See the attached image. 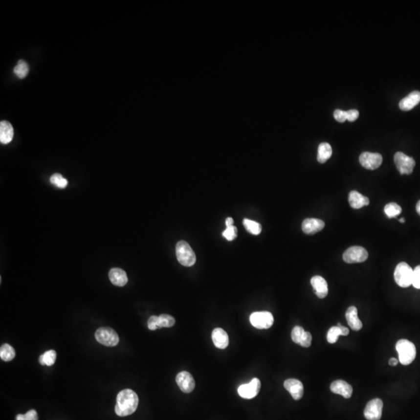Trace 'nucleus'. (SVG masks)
Wrapping results in <instances>:
<instances>
[{
  "label": "nucleus",
  "mask_w": 420,
  "mask_h": 420,
  "mask_svg": "<svg viewBox=\"0 0 420 420\" xmlns=\"http://www.w3.org/2000/svg\"><path fill=\"white\" fill-rule=\"evenodd\" d=\"M14 128L7 121L0 122V142L2 144L10 143L14 138Z\"/></svg>",
  "instance_id": "obj_20"
},
{
  "label": "nucleus",
  "mask_w": 420,
  "mask_h": 420,
  "mask_svg": "<svg viewBox=\"0 0 420 420\" xmlns=\"http://www.w3.org/2000/svg\"><path fill=\"white\" fill-rule=\"evenodd\" d=\"M310 284L314 289V293L319 298L323 299L327 297L329 287L327 282L323 277L320 276H314L310 280Z\"/></svg>",
  "instance_id": "obj_16"
},
{
  "label": "nucleus",
  "mask_w": 420,
  "mask_h": 420,
  "mask_svg": "<svg viewBox=\"0 0 420 420\" xmlns=\"http://www.w3.org/2000/svg\"><path fill=\"white\" fill-rule=\"evenodd\" d=\"M95 338L97 342L104 346L113 347L118 345L119 337L116 332L111 328H100L95 332Z\"/></svg>",
  "instance_id": "obj_5"
},
{
  "label": "nucleus",
  "mask_w": 420,
  "mask_h": 420,
  "mask_svg": "<svg viewBox=\"0 0 420 420\" xmlns=\"http://www.w3.org/2000/svg\"><path fill=\"white\" fill-rule=\"evenodd\" d=\"M343 260L349 264L363 263L368 258V253L364 247L360 246H353L343 254Z\"/></svg>",
  "instance_id": "obj_7"
},
{
  "label": "nucleus",
  "mask_w": 420,
  "mask_h": 420,
  "mask_svg": "<svg viewBox=\"0 0 420 420\" xmlns=\"http://www.w3.org/2000/svg\"><path fill=\"white\" fill-rule=\"evenodd\" d=\"M233 223H234V220H233V219L231 218V217H228V218H226V227H228V226H234V225H233Z\"/></svg>",
  "instance_id": "obj_42"
},
{
  "label": "nucleus",
  "mask_w": 420,
  "mask_h": 420,
  "mask_svg": "<svg viewBox=\"0 0 420 420\" xmlns=\"http://www.w3.org/2000/svg\"><path fill=\"white\" fill-rule=\"evenodd\" d=\"M330 389L333 393L340 395L345 398H350L353 395L352 386L345 380H337L333 381Z\"/></svg>",
  "instance_id": "obj_15"
},
{
  "label": "nucleus",
  "mask_w": 420,
  "mask_h": 420,
  "mask_svg": "<svg viewBox=\"0 0 420 420\" xmlns=\"http://www.w3.org/2000/svg\"><path fill=\"white\" fill-rule=\"evenodd\" d=\"M304 332H305L304 329L301 326H296V327L293 328L292 332H291V338H292L293 342L297 343V344H300Z\"/></svg>",
  "instance_id": "obj_32"
},
{
  "label": "nucleus",
  "mask_w": 420,
  "mask_h": 420,
  "mask_svg": "<svg viewBox=\"0 0 420 420\" xmlns=\"http://www.w3.org/2000/svg\"><path fill=\"white\" fill-rule=\"evenodd\" d=\"M176 383L184 393H191L196 386L193 376L190 373L181 371L176 376Z\"/></svg>",
  "instance_id": "obj_12"
},
{
  "label": "nucleus",
  "mask_w": 420,
  "mask_h": 420,
  "mask_svg": "<svg viewBox=\"0 0 420 420\" xmlns=\"http://www.w3.org/2000/svg\"><path fill=\"white\" fill-rule=\"evenodd\" d=\"M416 209H417V212L419 213V215L420 216V200L418 202H417V207H416Z\"/></svg>",
  "instance_id": "obj_43"
},
{
  "label": "nucleus",
  "mask_w": 420,
  "mask_h": 420,
  "mask_svg": "<svg viewBox=\"0 0 420 420\" xmlns=\"http://www.w3.org/2000/svg\"><path fill=\"white\" fill-rule=\"evenodd\" d=\"M325 222L319 219L308 218L303 221L302 230L307 234H314L323 230Z\"/></svg>",
  "instance_id": "obj_14"
},
{
  "label": "nucleus",
  "mask_w": 420,
  "mask_h": 420,
  "mask_svg": "<svg viewBox=\"0 0 420 420\" xmlns=\"http://www.w3.org/2000/svg\"><path fill=\"white\" fill-rule=\"evenodd\" d=\"M222 236H223V238H226L228 241H233L238 236V229L234 226H228L222 232Z\"/></svg>",
  "instance_id": "obj_33"
},
{
  "label": "nucleus",
  "mask_w": 420,
  "mask_h": 420,
  "mask_svg": "<svg viewBox=\"0 0 420 420\" xmlns=\"http://www.w3.org/2000/svg\"><path fill=\"white\" fill-rule=\"evenodd\" d=\"M346 318L350 327L354 331H359L363 328V324L358 317L357 308L355 307L351 306L347 309Z\"/></svg>",
  "instance_id": "obj_18"
},
{
  "label": "nucleus",
  "mask_w": 420,
  "mask_h": 420,
  "mask_svg": "<svg viewBox=\"0 0 420 420\" xmlns=\"http://www.w3.org/2000/svg\"><path fill=\"white\" fill-rule=\"evenodd\" d=\"M109 276L112 284L117 287H124L128 283L126 272L121 268H111L109 272Z\"/></svg>",
  "instance_id": "obj_21"
},
{
  "label": "nucleus",
  "mask_w": 420,
  "mask_h": 420,
  "mask_svg": "<svg viewBox=\"0 0 420 420\" xmlns=\"http://www.w3.org/2000/svg\"><path fill=\"white\" fill-rule=\"evenodd\" d=\"M29 67L27 63L23 60H20L14 67V72L20 79H23L28 74Z\"/></svg>",
  "instance_id": "obj_28"
},
{
  "label": "nucleus",
  "mask_w": 420,
  "mask_h": 420,
  "mask_svg": "<svg viewBox=\"0 0 420 420\" xmlns=\"http://www.w3.org/2000/svg\"><path fill=\"white\" fill-rule=\"evenodd\" d=\"M412 285L415 288L420 289V265L416 267V268L413 270V284Z\"/></svg>",
  "instance_id": "obj_35"
},
{
  "label": "nucleus",
  "mask_w": 420,
  "mask_h": 420,
  "mask_svg": "<svg viewBox=\"0 0 420 420\" xmlns=\"http://www.w3.org/2000/svg\"><path fill=\"white\" fill-rule=\"evenodd\" d=\"M139 405V398L133 390L126 389L118 393L114 408L118 417H128L135 413Z\"/></svg>",
  "instance_id": "obj_1"
},
{
  "label": "nucleus",
  "mask_w": 420,
  "mask_h": 420,
  "mask_svg": "<svg viewBox=\"0 0 420 420\" xmlns=\"http://www.w3.org/2000/svg\"><path fill=\"white\" fill-rule=\"evenodd\" d=\"M176 255L177 261L184 266H192L196 263V254L191 246L185 241L177 242Z\"/></svg>",
  "instance_id": "obj_3"
},
{
  "label": "nucleus",
  "mask_w": 420,
  "mask_h": 420,
  "mask_svg": "<svg viewBox=\"0 0 420 420\" xmlns=\"http://www.w3.org/2000/svg\"><path fill=\"white\" fill-rule=\"evenodd\" d=\"M342 335V332H341L340 328L337 326H334L329 329L327 334V340L329 343L334 344L338 340V337Z\"/></svg>",
  "instance_id": "obj_29"
},
{
  "label": "nucleus",
  "mask_w": 420,
  "mask_h": 420,
  "mask_svg": "<svg viewBox=\"0 0 420 420\" xmlns=\"http://www.w3.org/2000/svg\"><path fill=\"white\" fill-rule=\"evenodd\" d=\"M384 213L388 218H395L400 215L401 213V208L399 205L395 202L387 204L384 207Z\"/></svg>",
  "instance_id": "obj_27"
},
{
  "label": "nucleus",
  "mask_w": 420,
  "mask_h": 420,
  "mask_svg": "<svg viewBox=\"0 0 420 420\" xmlns=\"http://www.w3.org/2000/svg\"><path fill=\"white\" fill-rule=\"evenodd\" d=\"M16 420H38V413L36 411L32 409L28 411L26 414L17 415Z\"/></svg>",
  "instance_id": "obj_34"
},
{
  "label": "nucleus",
  "mask_w": 420,
  "mask_h": 420,
  "mask_svg": "<svg viewBox=\"0 0 420 420\" xmlns=\"http://www.w3.org/2000/svg\"><path fill=\"white\" fill-rule=\"evenodd\" d=\"M398 360L396 359V358L390 359L389 365L392 366V367H396V365H398Z\"/></svg>",
  "instance_id": "obj_41"
},
{
  "label": "nucleus",
  "mask_w": 420,
  "mask_h": 420,
  "mask_svg": "<svg viewBox=\"0 0 420 420\" xmlns=\"http://www.w3.org/2000/svg\"><path fill=\"white\" fill-rule=\"evenodd\" d=\"M50 181H51V184L56 185L59 188H66L67 184H68L66 179L64 178L60 174H55V175H52L50 178Z\"/></svg>",
  "instance_id": "obj_31"
},
{
  "label": "nucleus",
  "mask_w": 420,
  "mask_h": 420,
  "mask_svg": "<svg viewBox=\"0 0 420 420\" xmlns=\"http://www.w3.org/2000/svg\"><path fill=\"white\" fill-rule=\"evenodd\" d=\"M243 224L246 230L248 232L251 233V234L258 235L262 232V226H261L260 223L255 222V221H251L248 219H244L243 221Z\"/></svg>",
  "instance_id": "obj_26"
},
{
  "label": "nucleus",
  "mask_w": 420,
  "mask_h": 420,
  "mask_svg": "<svg viewBox=\"0 0 420 420\" xmlns=\"http://www.w3.org/2000/svg\"><path fill=\"white\" fill-rule=\"evenodd\" d=\"M334 118L338 122H344L347 120V111L337 109L334 111Z\"/></svg>",
  "instance_id": "obj_37"
},
{
  "label": "nucleus",
  "mask_w": 420,
  "mask_h": 420,
  "mask_svg": "<svg viewBox=\"0 0 420 420\" xmlns=\"http://www.w3.org/2000/svg\"><path fill=\"white\" fill-rule=\"evenodd\" d=\"M56 359V352L55 350H49L44 353L43 355H40L39 357V363L42 365L51 366L53 365Z\"/></svg>",
  "instance_id": "obj_25"
},
{
  "label": "nucleus",
  "mask_w": 420,
  "mask_h": 420,
  "mask_svg": "<svg viewBox=\"0 0 420 420\" xmlns=\"http://www.w3.org/2000/svg\"><path fill=\"white\" fill-rule=\"evenodd\" d=\"M420 102V92L413 91L400 101L399 108L402 111H410Z\"/></svg>",
  "instance_id": "obj_22"
},
{
  "label": "nucleus",
  "mask_w": 420,
  "mask_h": 420,
  "mask_svg": "<svg viewBox=\"0 0 420 420\" xmlns=\"http://www.w3.org/2000/svg\"><path fill=\"white\" fill-rule=\"evenodd\" d=\"M284 388L289 392L294 400H300L304 396V385L297 379H287L284 382Z\"/></svg>",
  "instance_id": "obj_13"
},
{
  "label": "nucleus",
  "mask_w": 420,
  "mask_h": 420,
  "mask_svg": "<svg viewBox=\"0 0 420 420\" xmlns=\"http://www.w3.org/2000/svg\"><path fill=\"white\" fill-rule=\"evenodd\" d=\"M383 158L380 154L363 152L359 156V163L363 168L368 170H375L382 164Z\"/></svg>",
  "instance_id": "obj_11"
},
{
  "label": "nucleus",
  "mask_w": 420,
  "mask_h": 420,
  "mask_svg": "<svg viewBox=\"0 0 420 420\" xmlns=\"http://www.w3.org/2000/svg\"><path fill=\"white\" fill-rule=\"evenodd\" d=\"M250 322L256 329H268L273 325V315L268 311L255 312L250 316Z\"/></svg>",
  "instance_id": "obj_6"
},
{
  "label": "nucleus",
  "mask_w": 420,
  "mask_h": 420,
  "mask_svg": "<svg viewBox=\"0 0 420 420\" xmlns=\"http://www.w3.org/2000/svg\"><path fill=\"white\" fill-rule=\"evenodd\" d=\"M261 381L259 379L253 378L248 384H242L238 388V395L245 399H251L258 396L260 392Z\"/></svg>",
  "instance_id": "obj_10"
},
{
  "label": "nucleus",
  "mask_w": 420,
  "mask_h": 420,
  "mask_svg": "<svg viewBox=\"0 0 420 420\" xmlns=\"http://www.w3.org/2000/svg\"><path fill=\"white\" fill-rule=\"evenodd\" d=\"M212 339H213V344L215 345L216 347L218 349L224 350L228 346V335L223 329L221 328H217L213 330L212 332Z\"/></svg>",
  "instance_id": "obj_17"
},
{
  "label": "nucleus",
  "mask_w": 420,
  "mask_h": 420,
  "mask_svg": "<svg viewBox=\"0 0 420 420\" xmlns=\"http://www.w3.org/2000/svg\"><path fill=\"white\" fill-rule=\"evenodd\" d=\"M349 202L351 207L358 209L369 205L370 200L356 191H352L349 195Z\"/></svg>",
  "instance_id": "obj_19"
},
{
  "label": "nucleus",
  "mask_w": 420,
  "mask_h": 420,
  "mask_svg": "<svg viewBox=\"0 0 420 420\" xmlns=\"http://www.w3.org/2000/svg\"><path fill=\"white\" fill-rule=\"evenodd\" d=\"M148 328L150 330H156L159 329V317L157 316H151V318L148 320Z\"/></svg>",
  "instance_id": "obj_38"
},
{
  "label": "nucleus",
  "mask_w": 420,
  "mask_h": 420,
  "mask_svg": "<svg viewBox=\"0 0 420 420\" xmlns=\"http://www.w3.org/2000/svg\"><path fill=\"white\" fill-rule=\"evenodd\" d=\"M413 270L406 263L398 265L395 270L394 277L399 287L406 288L413 284Z\"/></svg>",
  "instance_id": "obj_4"
},
{
  "label": "nucleus",
  "mask_w": 420,
  "mask_h": 420,
  "mask_svg": "<svg viewBox=\"0 0 420 420\" xmlns=\"http://www.w3.org/2000/svg\"><path fill=\"white\" fill-rule=\"evenodd\" d=\"M338 327L340 328L341 332H342V335L343 336H346V335H349V333H350V330H349L347 328L344 327V326H342L340 324H338Z\"/></svg>",
  "instance_id": "obj_40"
},
{
  "label": "nucleus",
  "mask_w": 420,
  "mask_h": 420,
  "mask_svg": "<svg viewBox=\"0 0 420 420\" xmlns=\"http://www.w3.org/2000/svg\"><path fill=\"white\" fill-rule=\"evenodd\" d=\"M312 342V335L310 332H304V335H303L302 338H301V342H300V345L304 348H308V347H310V345H311Z\"/></svg>",
  "instance_id": "obj_36"
},
{
  "label": "nucleus",
  "mask_w": 420,
  "mask_h": 420,
  "mask_svg": "<svg viewBox=\"0 0 420 420\" xmlns=\"http://www.w3.org/2000/svg\"><path fill=\"white\" fill-rule=\"evenodd\" d=\"M395 164L401 175H411L416 166L414 159L407 156L401 152H397L395 155Z\"/></svg>",
  "instance_id": "obj_8"
},
{
  "label": "nucleus",
  "mask_w": 420,
  "mask_h": 420,
  "mask_svg": "<svg viewBox=\"0 0 420 420\" xmlns=\"http://www.w3.org/2000/svg\"><path fill=\"white\" fill-rule=\"evenodd\" d=\"M332 149L331 145L328 143H322L319 145L318 151V160L321 164H324L331 157Z\"/></svg>",
  "instance_id": "obj_23"
},
{
  "label": "nucleus",
  "mask_w": 420,
  "mask_h": 420,
  "mask_svg": "<svg viewBox=\"0 0 420 420\" xmlns=\"http://www.w3.org/2000/svg\"><path fill=\"white\" fill-rule=\"evenodd\" d=\"M175 319L169 314H161L159 316V326L160 328H170L174 326Z\"/></svg>",
  "instance_id": "obj_30"
},
{
  "label": "nucleus",
  "mask_w": 420,
  "mask_h": 420,
  "mask_svg": "<svg viewBox=\"0 0 420 420\" xmlns=\"http://www.w3.org/2000/svg\"><path fill=\"white\" fill-rule=\"evenodd\" d=\"M396 350L398 354V360L402 365H409L417 356L416 346L413 342L406 339L398 341Z\"/></svg>",
  "instance_id": "obj_2"
},
{
  "label": "nucleus",
  "mask_w": 420,
  "mask_h": 420,
  "mask_svg": "<svg viewBox=\"0 0 420 420\" xmlns=\"http://www.w3.org/2000/svg\"><path fill=\"white\" fill-rule=\"evenodd\" d=\"M399 221L400 222H401V223H403V222H405V220L404 218H401L400 219Z\"/></svg>",
  "instance_id": "obj_44"
},
{
  "label": "nucleus",
  "mask_w": 420,
  "mask_h": 420,
  "mask_svg": "<svg viewBox=\"0 0 420 420\" xmlns=\"http://www.w3.org/2000/svg\"><path fill=\"white\" fill-rule=\"evenodd\" d=\"M16 356L14 349L9 344H3L0 349V357L4 361H11Z\"/></svg>",
  "instance_id": "obj_24"
},
{
  "label": "nucleus",
  "mask_w": 420,
  "mask_h": 420,
  "mask_svg": "<svg viewBox=\"0 0 420 420\" xmlns=\"http://www.w3.org/2000/svg\"><path fill=\"white\" fill-rule=\"evenodd\" d=\"M383 406L384 404L380 398L371 400L366 405L364 417L367 420H380L382 417Z\"/></svg>",
  "instance_id": "obj_9"
},
{
  "label": "nucleus",
  "mask_w": 420,
  "mask_h": 420,
  "mask_svg": "<svg viewBox=\"0 0 420 420\" xmlns=\"http://www.w3.org/2000/svg\"><path fill=\"white\" fill-rule=\"evenodd\" d=\"M359 113L357 110L352 109V110L347 111V120L350 122H354L359 117Z\"/></svg>",
  "instance_id": "obj_39"
}]
</instances>
